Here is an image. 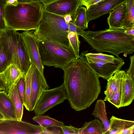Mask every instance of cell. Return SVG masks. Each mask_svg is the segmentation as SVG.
<instances>
[{"mask_svg": "<svg viewBox=\"0 0 134 134\" xmlns=\"http://www.w3.org/2000/svg\"><path fill=\"white\" fill-rule=\"evenodd\" d=\"M82 52L63 70L64 85L71 107L76 111L86 109L98 98L101 88L99 77Z\"/></svg>", "mask_w": 134, "mask_h": 134, "instance_id": "obj_1", "label": "cell"}, {"mask_svg": "<svg viewBox=\"0 0 134 134\" xmlns=\"http://www.w3.org/2000/svg\"><path fill=\"white\" fill-rule=\"evenodd\" d=\"M82 37L93 49L100 53L108 52L119 57L121 53L134 52V36L126 35L122 29L87 31Z\"/></svg>", "mask_w": 134, "mask_h": 134, "instance_id": "obj_2", "label": "cell"}, {"mask_svg": "<svg viewBox=\"0 0 134 134\" xmlns=\"http://www.w3.org/2000/svg\"><path fill=\"white\" fill-rule=\"evenodd\" d=\"M43 4L39 0L18 1L16 6L5 5L3 20L5 27L15 31L35 30L42 15Z\"/></svg>", "mask_w": 134, "mask_h": 134, "instance_id": "obj_3", "label": "cell"}, {"mask_svg": "<svg viewBox=\"0 0 134 134\" xmlns=\"http://www.w3.org/2000/svg\"><path fill=\"white\" fill-rule=\"evenodd\" d=\"M69 32L68 24L64 17L43 9L39 24L34 33L39 40L55 42L73 50L68 37Z\"/></svg>", "mask_w": 134, "mask_h": 134, "instance_id": "obj_4", "label": "cell"}, {"mask_svg": "<svg viewBox=\"0 0 134 134\" xmlns=\"http://www.w3.org/2000/svg\"><path fill=\"white\" fill-rule=\"evenodd\" d=\"M0 35L7 51L9 64L16 65L25 76L31 63L21 33L5 28L1 30Z\"/></svg>", "mask_w": 134, "mask_h": 134, "instance_id": "obj_5", "label": "cell"}, {"mask_svg": "<svg viewBox=\"0 0 134 134\" xmlns=\"http://www.w3.org/2000/svg\"><path fill=\"white\" fill-rule=\"evenodd\" d=\"M36 38L43 65L63 70L77 58L72 49L55 42L41 40Z\"/></svg>", "mask_w": 134, "mask_h": 134, "instance_id": "obj_6", "label": "cell"}, {"mask_svg": "<svg viewBox=\"0 0 134 134\" xmlns=\"http://www.w3.org/2000/svg\"><path fill=\"white\" fill-rule=\"evenodd\" d=\"M67 99L63 84L52 89L44 90L33 110L35 115H43Z\"/></svg>", "mask_w": 134, "mask_h": 134, "instance_id": "obj_7", "label": "cell"}, {"mask_svg": "<svg viewBox=\"0 0 134 134\" xmlns=\"http://www.w3.org/2000/svg\"><path fill=\"white\" fill-rule=\"evenodd\" d=\"M0 132L3 134H43L44 131L39 125L22 120L6 119L0 121Z\"/></svg>", "mask_w": 134, "mask_h": 134, "instance_id": "obj_8", "label": "cell"}, {"mask_svg": "<svg viewBox=\"0 0 134 134\" xmlns=\"http://www.w3.org/2000/svg\"><path fill=\"white\" fill-rule=\"evenodd\" d=\"M86 54L87 62L99 77H101L107 80L117 71L120 70L125 64L124 59L119 57H117L113 61H108L91 57Z\"/></svg>", "mask_w": 134, "mask_h": 134, "instance_id": "obj_9", "label": "cell"}, {"mask_svg": "<svg viewBox=\"0 0 134 134\" xmlns=\"http://www.w3.org/2000/svg\"><path fill=\"white\" fill-rule=\"evenodd\" d=\"M34 31H24L22 35L25 42L31 62L37 69L46 85L48 86L43 73L44 67L38 50Z\"/></svg>", "mask_w": 134, "mask_h": 134, "instance_id": "obj_10", "label": "cell"}, {"mask_svg": "<svg viewBox=\"0 0 134 134\" xmlns=\"http://www.w3.org/2000/svg\"><path fill=\"white\" fill-rule=\"evenodd\" d=\"M80 5L81 0H57L43 5V9L63 17L69 14L72 16Z\"/></svg>", "mask_w": 134, "mask_h": 134, "instance_id": "obj_11", "label": "cell"}, {"mask_svg": "<svg viewBox=\"0 0 134 134\" xmlns=\"http://www.w3.org/2000/svg\"><path fill=\"white\" fill-rule=\"evenodd\" d=\"M127 0H104L92 5L87 9L89 21L109 13L115 7Z\"/></svg>", "mask_w": 134, "mask_h": 134, "instance_id": "obj_12", "label": "cell"}, {"mask_svg": "<svg viewBox=\"0 0 134 134\" xmlns=\"http://www.w3.org/2000/svg\"><path fill=\"white\" fill-rule=\"evenodd\" d=\"M31 93L30 111H33L42 91L48 89L49 86L45 84L37 68L31 64Z\"/></svg>", "mask_w": 134, "mask_h": 134, "instance_id": "obj_13", "label": "cell"}, {"mask_svg": "<svg viewBox=\"0 0 134 134\" xmlns=\"http://www.w3.org/2000/svg\"><path fill=\"white\" fill-rule=\"evenodd\" d=\"M109 129L105 134H132L134 121L118 118L113 115L110 118Z\"/></svg>", "mask_w": 134, "mask_h": 134, "instance_id": "obj_14", "label": "cell"}, {"mask_svg": "<svg viewBox=\"0 0 134 134\" xmlns=\"http://www.w3.org/2000/svg\"><path fill=\"white\" fill-rule=\"evenodd\" d=\"M0 74L3 82V91L8 94L13 85L21 77L24 76L18 67L13 64L9 65Z\"/></svg>", "mask_w": 134, "mask_h": 134, "instance_id": "obj_15", "label": "cell"}, {"mask_svg": "<svg viewBox=\"0 0 134 134\" xmlns=\"http://www.w3.org/2000/svg\"><path fill=\"white\" fill-rule=\"evenodd\" d=\"M126 1L117 6L109 13L107 22L109 28L122 29L126 13Z\"/></svg>", "mask_w": 134, "mask_h": 134, "instance_id": "obj_16", "label": "cell"}, {"mask_svg": "<svg viewBox=\"0 0 134 134\" xmlns=\"http://www.w3.org/2000/svg\"><path fill=\"white\" fill-rule=\"evenodd\" d=\"M126 72L125 70H120L115 72L116 79V85L112 94L108 100L118 108L121 107L123 82Z\"/></svg>", "mask_w": 134, "mask_h": 134, "instance_id": "obj_17", "label": "cell"}, {"mask_svg": "<svg viewBox=\"0 0 134 134\" xmlns=\"http://www.w3.org/2000/svg\"><path fill=\"white\" fill-rule=\"evenodd\" d=\"M134 98V80L126 72L123 82L121 107L130 105Z\"/></svg>", "mask_w": 134, "mask_h": 134, "instance_id": "obj_18", "label": "cell"}, {"mask_svg": "<svg viewBox=\"0 0 134 134\" xmlns=\"http://www.w3.org/2000/svg\"><path fill=\"white\" fill-rule=\"evenodd\" d=\"M0 113L5 119L18 120L9 97L3 91H0Z\"/></svg>", "mask_w": 134, "mask_h": 134, "instance_id": "obj_19", "label": "cell"}, {"mask_svg": "<svg viewBox=\"0 0 134 134\" xmlns=\"http://www.w3.org/2000/svg\"><path fill=\"white\" fill-rule=\"evenodd\" d=\"M92 114L103 124L104 127V134H105L109 129L110 122L107 118L104 100L99 99L97 101Z\"/></svg>", "mask_w": 134, "mask_h": 134, "instance_id": "obj_20", "label": "cell"}, {"mask_svg": "<svg viewBox=\"0 0 134 134\" xmlns=\"http://www.w3.org/2000/svg\"><path fill=\"white\" fill-rule=\"evenodd\" d=\"M104 127L103 124L96 119L84 123L80 128L79 134H104Z\"/></svg>", "mask_w": 134, "mask_h": 134, "instance_id": "obj_21", "label": "cell"}, {"mask_svg": "<svg viewBox=\"0 0 134 134\" xmlns=\"http://www.w3.org/2000/svg\"><path fill=\"white\" fill-rule=\"evenodd\" d=\"M16 83L11 88L9 92L8 95L15 109L17 119L19 120H21L23 114L24 105L19 96Z\"/></svg>", "mask_w": 134, "mask_h": 134, "instance_id": "obj_22", "label": "cell"}, {"mask_svg": "<svg viewBox=\"0 0 134 134\" xmlns=\"http://www.w3.org/2000/svg\"><path fill=\"white\" fill-rule=\"evenodd\" d=\"M73 23L83 30L87 29L89 21L87 14V8L80 5L74 15L71 16Z\"/></svg>", "mask_w": 134, "mask_h": 134, "instance_id": "obj_23", "label": "cell"}, {"mask_svg": "<svg viewBox=\"0 0 134 134\" xmlns=\"http://www.w3.org/2000/svg\"><path fill=\"white\" fill-rule=\"evenodd\" d=\"M32 120L43 128L52 127H60L64 125L63 122L51 118L48 115H35L32 118Z\"/></svg>", "mask_w": 134, "mask_h": 134, "instance_id": "obj_24", "label": "cell"}, {"mask_svg": "<svg viewBox=\"0 0 134 134\" xmlns=\"http://www.w3.org/2000/svg\"><path fill=\"white\" fill-rule=\"evenodd\" d=\"M134 27V0L126 1V10L122 29L128 30Z\"/></svg>", "mask_w": 134, "mask_h": 134, "instance_id": "obj_25", "label": "cell"}, {"mask_svg": "<svg viewBox=\"0 0 134 134\" xmlns=\"http://www.w3.org/2000/svg\"><path fill=\"white\" fill-rule=\"evenodd\" d=\"M32 66L31 64L25 76V88L24 105L26 109L30 111V102L31 93V77Z\"/></svg>", "mask_w": 134, "mask_h": 134, "instance_id": "obj_26", "label": "cell"}, {"mask_svg": "<svg viewBox=\"0 0 134 134\" xmlns=\"http://www.w3.org/2000/svg\"><path fill=\"white\" fill-rule=\"evenodd\" d=\"M9 64L7 51L0 35V73L4 71Z\"/></svg>", "mask_w": 134, "mask_h": 134, "instance_id": "obj_27", "label": "cell"}, {"mask_svg": "<svg viewBox=\"0 0 134 134\" xmlns=\"http://www.w3.org/2000/svg\"><path fill=\"white\" fill-rule=\"evenodd\" d=\"M79 36L76 33L71 31L69 32L68 34V37L70 43L77 58L79 56L80 44L79 39Z\"/></svg>", "mask_w": 134, "mask_h": 134, "instance_id": "obj_28", "label": "cell"}, {"mask_svg": "<svg viewBox=\"0 0 134 134\" xmlns=\"http://www.w3.org/2000/svg\"><path fill=\"white\" fill-rule=\"evenodd\" d=\"M107 83L106 87V90L104 91L105 96L104 101L108 100L109 98L114 90L116 84V76L115 73L114 75L107 80Z\"/></svg>", "mask_w": 134, "mask_h": 134, "instance_id": "obj_29", "label": "cell"}, {"mask_svg": "<svg viewBox=\"0 0 134 134\" xmlns=\"http://www.w3.org/2000/svg\"><path fill=\"white\" fill-rule=\"evenodd\" d=\"M16 84L19 96L24 105L25 88V76L21 77L17 82Z\"/></svg>", "mask_w": 134, "mask_h": 134, "instance_id": "obj_30", "label": "cell"}, {"mask_svg": "<svg viewBox=\"0 0 134 134\" xmlns=\"http://www.w3.org/2000/svg\"><path fill=\"white\" fill-rule=\"evenodd\" d=\"M86 55L93 58L108 61H113L115 60L117 57L115 56L109 55L102 53H87Z\"/></svg>", "mask_w": 134, "mask_h": 134, "instance_id": "obj_31", "label": "cell"}, {"mask_svg": "<svg viewBox=\"0 0 134 134\" xmlns=\"http://www.w3.org/2000/svg\"><path fill=\"white\" fill-rule=\"evenodd\" d=\"M63 134H79L80 128L74 127L71 125H63L60 127Z\"/></svg>", "mask_w": 134, "mask_h": 134, "instance_id": "obj_32", "label": "cell"}, {"mask_svg": "<svg viewBox=\"0 0 134 134\" xmlns=\"http://www.w3.org/2000/svg\"><path fill=\"white\" fill-rule=\"evenodd\" d=\"M68 24L69 32L71 31L74 32L82 37L85 34V31L74 25L72 20L69 22Z\"/></svg>", "mask_w": 134, "mask_h": 134, "instance_id": "obj_33", "label": "cell"}, {"mask_svg": "<svg viewBox=\"0 0 134 134\" xmlns=\"http://www.w3.org/2000/svg\"><path fill=\"white\" fill-rule=\"evenodd\" d=\"M5 4V0H0V30L5 28L3 20L4 7Z\"/></svg>", "mask_w": 134, "mask_h": 134, "instance_id": "obj_34", "label": "cell"}, {"mask_svg": "<svg viewBox=\"0 0 134 134\" xmlns=\"http://www.w3.org/2000/svg\"><path fill=\"white\" fill-rule=\"evenodd\" d=\"M130 64L129 67L126 73L129 75L134 80V55L130 57Z\"/></svg>", "mask_w": 134, "mask_h": 134, "instance_id": "obj_35", "label": "cell"}, {"mask_svg": "<svg viewBox=\"0 0 134 134\" xmlns=\"http://www.w3.org/2000/svg\"><path fill=\"white\" fill-rule=\"evenodd\" d=\"M104 0H81V5H84L88 9L91 6L96 4Z\"/></svg>", "mask_w": 134, "mask_h": 134, "instance_id": "obj_36", "label": "cell"}, {"mask_svg": "<svg viewBox=\"0 0 134 134\" xmlns=\"http://www.w3.org/2000/svg\"><path fill=\"white\" fill-rule=\"evenodd\" d=\"M5 5L17 6L18 4L19 0H5Z\"/></svg>", "mask_w": 134, "mask_h": 134, "instance_id": "obj_37", "label": "cell"}, {"mask_svg": "<svg viewBox=\"0 0 134 134\" xmlns=\"http://www.w3.org/2000/svg\"><path fill=\"white\" fill-rule=\"evenodd\" d=\"M124 32L127 35L134 36V27L128 30H124Z\"/></svg>", "mask_w": 134, "mask_h": 134, "instance_id": "obj_38", "label": "cell"}, {"mask_svg": "<svg viewBox=\"0 0 134 134\" xmlns=\"http://www.w3.org/2000/svg\"><path fill=\"white\" fill-rule=\"evenodd\" d=\"M64 20L68 24L72 20L71 16L69 14L66 15L64 17Z\"/></svg>", "mask_w": 134, "mask_h": 134, "instance_id": "obj_39", "label": "cell"}, {"mask_svg": "<svg viewBox=\"0 0 134 134\" xmlns=\"http://www.w3.org/2000/svg\"><path fill=\"white\" fill-rule=\"evenodd\" d=\"M43 5L49 4L57 0H39Z\"/></svg>", "mask_w": 134, "mask_h": 134, "instance_id": "obj_40", "label": "cell"}, {"mask_svg": "<svg viewBox=\"0 0 134 134\" xmlns=\"http://www.w3.org/2000/svg\"><path fill=\"white\" fill-rule=\"evenodd\" d=\"M4 90L3 82L0 74V91H3Z\"/></svg>", "mask_w": 134, "mask_h": 134, "instance_id": "obj_41", "label": "cell"}, {"mask_svg": "<svg viewBox=\"0 0 134 134\" xmlns=\"http://www.w3.org/2000/svg\"><path fill=\"white\" fill-rule=\"evenodd\" d=\"M35 0H19V1L24 2H29Z\"/></svg>", "mask_w": 134, "mask_h": 134, "instance_id": "obj_42", "label": "cell"}, {"mask_svg": "<svg viewBox=\"0 0 134 134\" xmlns=\"http://www.w3.org/2000/svg\"><path fill=\"white\" fill-rule=\"evenodd\" d=\"M6 119L0 113V121Z\"/></svg>", "mask_w": 134, "mask_h": 134, "instance_id": "obj_43", "label": "cell"}, {"mask_svg": "<svg viewBox=\"0 0 134 134\" xmlns=\"http://www.w3.org/2000/svg\"><path fill=\"white\" fill-rule=\"evenodd\" d=\"M0 134H3V133L1 132H0Z\"/></svg>", "mask_w": 134, "mask_h": 134, "instance_id": "obj_44", "label": "cell"}, {"mask_svg": "<svg viewBox=\"0 0 134 134\" xmlns=\"http://www.w3.org/2000/svg\"><path fill=\"white\" fill-rule=\"evenodd\" d=\"M1 30H0V32H1Z\"/></svg>", "mask_w": 134, "mask_h": 134, "instance_id": "obj_45", "label": "cell"}]
</instances>
